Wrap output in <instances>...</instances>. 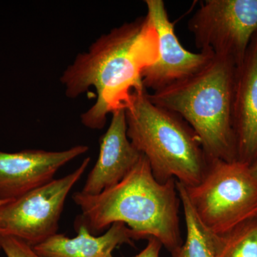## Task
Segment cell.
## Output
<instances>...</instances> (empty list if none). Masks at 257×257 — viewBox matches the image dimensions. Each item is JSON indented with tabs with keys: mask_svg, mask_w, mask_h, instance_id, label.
Masks as SVG:
<instances>
[{
	"mask_svg": "<svg viewBox=\"0 0 257 257\" xmlns=\"http://www.w3.org/2000/svg\"><path fill=\"white\" fill-rule=\"evenodd\" d=\"M177 187L183 209L186 238L172 257H217L219 236L209 231L196 215L183 184L177 182Z\"/></svg>",
	"mask_w": 257,
	"mask_h": 257,
	"instance_id": "4fadbf2b",
	"label": "cell"
},
{
	"mask_svg": "<svg viewBox=\"0 0 257 257\" xmlns=\"http://www.w3.org/2000/svg\"><path fill=\"white\" fill-rule=\"evenodd\" d=\"M1 249H2L1 246H0V250H1Z\"/></svg>",
	"mask_w": 257,
	"mask_h": 257,
	"instance_id": "d6986e66",
	"label": "cell"
},
{
	"mask_svg": "<svg viewBox=\"0 0 257 257\" xmlns=\"http://www.w3.org/2000/svg\"><path fill=\"white\" fill-rule=\"evenodd\" d=\"M110 124L99 140L97 161L80 191L96 195L119 183L143 157L127 137L124 109L113 111Z\"/></svg>",
	"mask_w": 257,
	"mask_h": 257,
	"instance_id": "30bf717a",
	"label": "cell"
},
{
	"mask_svg": "<svg viewBox=\"0 0 257 257\" xmlns=\"http://www.w3.org/2000/svg\"><path fill=\"white\" fill-rule=\"evenodd\" d=\"M147 15L156 30L158 59L143 71L145 89L153 92L169 87L200 71L214 57L210 52L194 53L182 46L176 35L163 0H146Z\"/></svg>",
	"mask_w": 257,
	"mask_h": 257,
	"instance_id": "ba28073f",
	"label": "cell"
},
{
	"mask_svg": "<svg viewBox=\"0 0 257 257\" xmlns=\"http://www.w3.org/2000/svg\"><path fill=\"white\" fill-rule=\"evenodd\" d=\"M89 150L77 145L64 151H0V200H12L53 180L61 167Z\"/></svg>",
	"mask_w": 257,
	"mask_h": 257,
	"instance_id": "9c48e42d",
	"label": "cell"
},
{
	"mask_svg": "<svg viewBox=\"0 0 257 257\" xmlns=\"http://www.w3.org/2000/svg\"><path fill=\"white\" fill-rule=\"evenodd\" d=\"M0 246L7 257H42L23 240L10 236H0Z\"/></svg>",
	"mask_w": 257,
	"mask_h": 257,
	"instance_id": "9a60e30c",
	"label": "cell"
},
{
	"mask_svg": "<svg viewBox=\"0 0 257 257\" xmlns=\"http://www.w3.org/2000/svg\"><path fill=\"white\" fill-rule=\"evenodd\" d=\"M217 257H257V219L219 236Z\"/></svg>",
	"mask_w": 257,
	"mask_h": 257,
	"instance_id": "5bb4252c",
	"label": "cell"
},
{
	"mask_svg": "<svg viewBox=\"0 0 257 257\" xmlns=\"http://www.w3.org/2000/svg\"><path fill=\"white\" fill-rule=\"evenodd\" d=\"M146 89L134 93L124 108L127 137L160 182L185 187L202 181L209 159L193 128L179 115L152 103Z\"/></svg>",
	"mask_w": 257,
	"mask_h": 257,
	"instance_id": "277c9868",
	"label": "cell"
},
{
	"mask_svg": "<svg viewBox=\"0 0 257 257\" xmlns=\"http://www.w3.org/2000/svg\"><path fill=\"white\" fill-rule=\"evenodd\" d=\"M196 46L238 67L257 34V0H207L188 22Z\"/></svg>",
	"mask_w": 257,
	"mask_h": 257,
	"instance_id": "52a82bcc",
	"label": "cell"
},
{
	"mask_svg": "<svg viewBox=\"0 0 257 257\" xmlns=\"http://www.w3.org/2000/svg\"><path fill=\"white\" fill-rule=\"evenodd\" d=\"M77 235L69 238L56 234L33 246L42 257H113V251L120 245H133L135 235L124 223H114L101 236L91 234L84 226L75 228Z\"/></svg>",
	"mask_w": 257,
	"mask_h": 257,
	"instance_id": "7c38bea8",
	"label": "cell"
},
{
	"mask_svg": "<svg viewBox=\"0 0 257 257\" xmlns=\"http://www.w3.org/2000/svg\"><path fill=\"white\" fill-rule=\"evenodd\" d=\"M158 55V36L147 15L112 29L79 54L60 82L71 99L95 89L96 102L81 115L83 125L104 128L108 114L124 109L134 93L145 89L142 74Z\"/></svg>",
	"mask_w": 257,
	"mask_h": 257,
	"instance_id": "6da1fadb",
	"label": "cell"
},
{
	"mask_svg": "<svg viewBox=\"0 0 257 257\" xmlns=\"http://www.w3.org/2000/svg\"><path fill=\"white\" fill-rule=\"evenodd\" d=\"M232 120L237 160L251 165L257 161V34L236 68Z\"/></svg>",
	"mask_w": 257,
	"mask_h": 257,
	"instance_id": "8fae6325",
	"label": "cell"
},
{
	"mask_svg": "<svg viewBox=\"0 0 257 257\" xmlns=\"http://www.w3.org/2000/svg\"><path fill=\"white\" fill-rule=\"evenodd\" d=\"M183 186L196 215L214 234L257 219V180L243 162L209 160L202 181Z\"/></svg>",
	"mask_w": 257,
	"mask_h": 257,
	"instance_id": "5b68a950",
	"label": "cell"
},
{
	"mask_svg": "<svg viewBox=\"0 0 257 257\" xmlns=\"http://www.w3.org/2000/svg\"><path fill=\"white\" fill-rule=\"evenodd\" d=\"M163 247L162 243L155 238L147 239V244L138 254L132 257H160V252Z\"/></svg>",
	"mask_w": 257,
	"mask_h": 257,
	"instance_id": "2e32d148",
	"label": "cell"
},
{
	"mask_svg": "<svg viewBox=\"0 0 257 257\" xmlns=\"http://www.w3.org/2000/svg\"><path fill=\"white\" fill-rule=\"evenodd\" d=\"M7 201H8V200H0V205H1V204H3V203L7 202Z\"/></svg>",
	"mask_w": 257,
	"mask_h": 257,
	"instance_id": "ac0fdd59",
	"label": "cell"
},
{
	"mask_svg": "<svg viewBox=\"0 0 257 257\" xmlns=\"http://www.w3.org/2000/svg\"><path fill=\"white\" fill-rule=\"evenodd\" d=\"M250 171H251V174H252L253 177L256 178L257 180V161L252 164V165L249 166Z\"/></svg>",
	"mask_w": 257,
	"mask_h": 257,
	"instance_id": "e0dca14e",
	"label": "cell"
},
{
	"mask_svg": "<svg viewBox=\"0 0 257 257\" xmlns=\"http://www.w3.org/2000/svg\"><path fill=\"white\" fill-rule=\"evenodd\" d=\"M236 68L214 55L194 75L147 94L152 103L179 115L193 128L209 160H237L232 120Z\"/></svg>",
	"mask_w": 257,
	"mask_h": 257,
	"instance_id": "3957f363",
	"label": "cell"
},
{
	"mask_svg": "<svg viewBox=\"0 0 257 257\" xmlns=\"http://www.w3.org/2000/svg\"><path fill=\"white\" fill-rule=\"evenodd\" d=\"M90 157L72 173L0 205V236H10L36 246L58 232L67 196L87 170Z\"/></svg>",
	"mask_w": 257,
	"mask_h": 257,
	"instance_id": "8992f818",
	"label": "cell"
},
{
	"mask_svg": "<svg viewBox=\"0 0 257 257\" xmlns=\"http://www.w3.org/2000/svg\"><path fill=\"white\" fill-rule=\"evenodd\" d=\"M72 199L81 209L74 228L84 226L94 235L124 223L136 240L155 238L171 254L183 243L177 181L159 182L143 155L119 183L96 195L76 192Z\"/></svg>",
	"mask_w": 257,
	"mask_h": 257,
	"instance_id": "7a4b0ae2",
	"label": "cell"
}]
</instances>
